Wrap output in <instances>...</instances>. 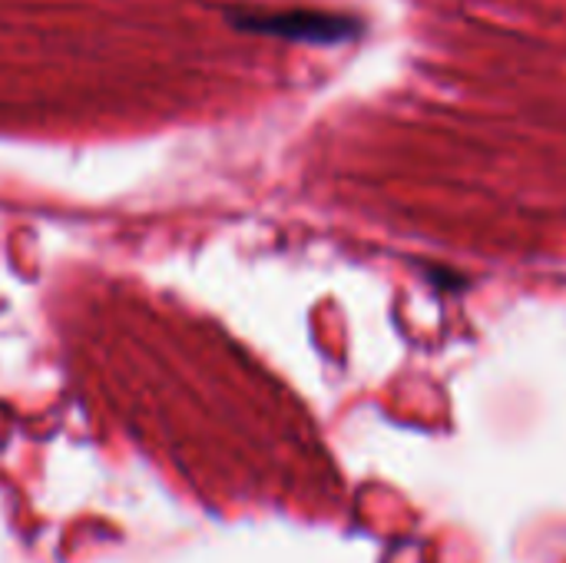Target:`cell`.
I'll return each mask as SVG.
<instances>
[{"mask_svg": "<svg viewBox=\"0 0 566 563\" xmlns=\"http://www.w3.org/2000/svg\"><path fill=\"white\" fill-rule=\"evenodd\" d=\"M229 23L245 33H265L315 46H338L361 33L358 20L322 10H229Z\"/></svg>", "mask_w": 566, "mask_h": 563, "instance_id": "obj_1", "label": "cell"}]
</instances>
